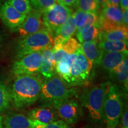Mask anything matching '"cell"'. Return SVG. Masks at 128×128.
<instances>
[{
	"label": "cell",
	"mask_w": 128,
	"mask_h": 128,
	"mask_svg": "<svg viewBox=\"0 0 128 128\" xmlns=\"http://www.w3.org/2000/svg\"><path fill=\"white\" fill-rule=\"evenodd\" d=\"M43 50L28 54L17 59L12 66V72L17 76L23 74H38L40 71Z\"/></svg>",
	"instance_id": "7"
},
{
	"label": "cell",
	"mask_w": 128,
	"mask_h": 128,
	"mask_svg": "<svg viewBox=\"0 0 128 128\" xmlns=\"http://www.w3.org/2000/svg\"><path fill=\"white\" fill-rule=\"evenodd\" d=\"M73 18L74 19L76 26V29L81 28L86 22L87 17V12L76 10V11L72 14Z\"/></svg>",
	"instance_id": "31"
},
{
	"label": "cell",
	"mask_w": 128,
	"mask_h": 128,
	"mask_svg": "<svg viewBox=\"0 0 128 128\" xmlns=\"http://www.w3.org/2000/svg\"><path fill=\"white\" fill-rule=\"evenodd\" d=\"M44 79L39 74H23L16 76L12 89L11 100L14 108H26L39 100Z\"/></svg>",
	"instance_id": "1"
},
{
	"label": "cell",
	"mask_w": 128,
	"mask_h": 128,
	"mask_svg": "<svg viewBox=\"0 0 128 128\" xmlns=\"http://www.w3.org/2000/svg\"><path fill=\"white\" fill-rule=\"evenodd\" d=\"M40 73L45 79L52 77L56 74L52 48H47L43 50Z\"/></svg>",
	"instance_id": "14"
},
{
	"label": "cell",
	"mask_w": 128,
	"mask_h": 128,
	"mask_svg": "<svg viewBox=\"0 0 128 128\" xmlns=\"http://www.w3.org/2000/svg\"><path fill=\"white\" fill-rule=\"evenodd\" d=\"M59 3V4H61L62 3V0H56Z\"/></svg>",
	"instance_id": "41"
},
{
	"label": "cell",
	"mask_w": 128,
	"mask_h": 128,
	"mask_svg": "<svg viewBox=\"0 0 128 128\" xmlns=\"http://www.w3.org/2000/svg\"><path fill=\"white\" fill-rule=\"evenodd\" d=\"M11 104L10 90L4 82L0 81V113L8 109Z\"/></svg>",
	"instance_id": "25"
},
{
	"label": "cell",
	"mask_w": 128,
	"mask_h": 128,
	"mask_svg": "<svg viewBox=\"0 0 128 128\" xmlns=\"http://www.w3.org/2000/svg\"><path fill=\"white\" fill-rule=\"evenodd\" d=\"M26 17L20 13L7 2H0V20L12 31L16 32Z\"/></svg>",
	"instance_id": "10"
},
{
	"label": "cell",
	"mask_w": 128,
	"mask_h": 128,
	"mask_svg": "<svg viewBox=\"0 0 128 128\" xmlns=\"http://www.w3.org/2000/svg\"><path fill=\"white\" fill-rule=\"evenodd\" d=\"M112 77L116 76L119 82L124 86L126 91L128 86V58L122 61L115 67L110 74Z\"/></svg>",
	"instance_id": "20"
},
{
	"label": "cell",
	"mask_w": 128,
	"mask_h": 128,
	"mask_svg": "<svg viewBox=\"0 0 128 128\" xmlns=\"http://www.w3.org/2000/svg\"><path fill=\"white\" fill-rule=\"evenodd\" d=\"M33 10L42 12L56 4V0H29Z\"/></svg>",
	"instance_id": "28"
},
{
	"label": "cell",
	"mask_w": 128,
	"mask_h": 128,
	"mask_svg": "<svg viewBox=\"0 0 128 128\" xmlns=\"http://www.w3.org/2000/svg\"><path fill=\"white\" fill-rule=\"evenodd\" d=\"M80 48L81 44H79L76 39L73 38L68 39L62 44L60 50L53 51V56L55 65L65 56L75 54Z\"/></svg>",
	"instance_id": "16"
},
{
	"label": "cell",
	"mask_w": 128,
	"mask_h": 128,
	"mask_svg": "<svg viewBox=\"0 0 128 128\" xmlns=\"http://www.w3.org/2000/svg\"><path fill=\"white\" fill-rule=\"evenodd\" d=\"M81 49L92 65L100 64L103 52L98 48L97 41L83 42L81 44Z\"/></svg>",
	"instance_id": "13"
},
{
	"label": "cell",
	"mask_w": 128,
	"mask_h": 128,
	"mask_svg": "<svg viewBox=\"0 0 128 128\" xmlns=\"http://www.w3.org/2000/svg\"><path fill=\"white\" fill-rule=\"evenodd\" d=\"M110 84V82L100 83L86 90L81 95V106L87 110L92 120L98 122L104 119V101Z\"/></svg>",
	"instance_id": "3"
},
{
	"label": "cell",
	"mask_w": 128,
	"mask_h": 128,
	"mask_svg": "<svg viewBox=\"0 0 128 128\" xmlns=\"http://www.w3.org/2000/svg\"><path fill=\"white\" fill-rule=\"evenodd\" d=\"M76 54V61L79 68L82 71L85 77L88 81L91 74V71L92 68V65L90 63L86 56L84 55L81 48H80Z\"/></svg>",
	"instance_id": "23"
},
{
	"label": "cell",
	"mask_w": 128,
	"mask_h": 128,
	"mask_svg": "<svg viewBox=\"0 0 128 128\" xmlns=\"http://www.w3.org/2000/svg\"><path fill=\"white\" fill-rule=\"evenodd\" d=\"M99 23V16L97 15V12H87V17L84 24L81 28H77L76 30V34L80 33L83 30L86 29L92 26H98Z\"/></svg>",
	"instance_id": "30"
},
{
	"label": "cell",
	"mask_w": 128,
	"mask_h": 128,
	"mask_svg": "<svg viewBox=\"0 0 128 128\" xmlns=\"http://www.w3.org/2000/svg\"><path fill=\"white\" fill-rule=\"evenodd\" d=\"M76 22L72 15H71L59 28L55 33V37L61 39L65 42L68 39L72 38V35L76 32Z\"/></svg>",
	"instance_id": "19"
},
{
	"label": "cell",
	"mask_w": 128,
	"mask_h": 128,
	"mask_svg": "<svg viewBox=\"0 0 128 128\" xmlns=\"http://www.w3.org/2000/svg\"><path fill=\"white\" fill-rule=\"evenodd\" d=\"M100 31L98 26H92L76 34V38L81 44L91 41H97Z\"/></svg>",
	"instance_id": "24"
},
{
	"label": "cell",
	"mask_w": 128,
	"mask_h": 128,
	"mask_svg": "<svg viewBox=\"0 0 128 128\" xmlns=\"http://www.w3.org/2000/svg\"><path fill=\"white\" fill-rule=\"evenodd\" d=\"M4 128H31V121L21 113L9 114L3 119Z\"/></svg>",
	"instance_id": "15"
},
{
	"label": "cell",
	"mask_w": 128,
	"mask_h": 128,
	"mask_svg": "<svg viewBox=\"0 0 128 128\" xmlns=\"http://www.w3.org/2000/svg\"><path fill=\"white\" fill-rule=\"evenodd\" d=\"M122 124L124 125V128H128V113L127 108L124 111L122 116Z\"/></svg>",
	"instance_id": "34"
},
{
	"label": "cell",
	"mask_w": 128,
	"mask_h": 128,
	"mask_svg": "<svg viewBox=\"0 0 128 128\" xmlns=\"http://www.w3.org/2000/svg\"><path fill=\"white\" fill-rule=\"evenodd\" d=\"M3 119L4 118L0 115V128H4V125H3Z\"/></svg>",
	"instance_id": "38"
},
{
	"label": "cell",
	"mask_w": 128,
	"mask_h": 128,
	"mask_svg": "<svg viewBox=\"0 0 128 128\" xmlns=\"http://www.w3.org/2000/svg\"><path fill=\"white\" fill-rule=\"evenodd\" d=\"M100 41H128V27L124 24L108 32H100Z\"/></svg>",
	"instance_id": "17"
},
{
	"label": "cell",
	"mask_w": 128,
	"mask_h": 128,
	"mask_svg": "<svg viewBox=\"0 0 128 128\" xmlns=\"http://www.w3.org/2000/svg\"><path fill=\"white\" fill-rule=\"evenodd\" d=\"M76 6L77 10L86 12H97L99 8L95 0H78Z\"/></svg>",
	"instance_id": "27"
},
{
	"label": "cell",
	"mask_w": 128,
	"mask_h": 128,
	"mask_svg": "<svg viewBox=\"0 0 128 128\" xmlns=\"http://www.w3.org/2000/svg\"><path fill=\"white\" fill-rule=\"evenodd\" d=\"M96 2L98 4L99 6H103L106 0H95Z\"/></svg>",
	"instance_id": "37"
},
{
	"label": "cell",
	"mask_w": 128,
	"mask_h": 128,
	"mask_svg": "<svg viewBox=\"0 0 128 128\" xmlns=\"http://www.w3.org/2000/svg\"><path fill=\"white\" fill-rule=\"evenodd\" d=\"M124 103L119 88L110 82L106 92L103 105L104 119L108 128H116L123 113Z\"/></svg>",
	"instance_id": "4"
},
{
	"label": "cell",
	"mask_w": 128,
	"mask_h": 128,
	"mask_svg": "<svg viewBox=\"0 0 128 128\" xmlns=\"http://www.w3.org/2000/svg\"><path fill=\"white\" fill-rule=\"evenodd\" d=\"M45 30L48 29L43 22L42 12L32 8L30 13L26 16L23 23L17 28L16 32H18L22 38H24Z\"/></svg>",
	"instance_id": "9"
},
{
	"label": "cell",
	"mask_w": 128,
	"mask_h": 128,
	"mask_svg": "<svg viewBox=\"0 0 128 128\" xmlns=\"http://www.w3.org/2000/svg\"><path fill=\"white\" fill-rule=\"evenodd\" d=\"M122 24L128 27V10L123 12L122 14Z\"/></svg>",
	"instance_id": "35"
},
{
	"label": "cell",
	"mask_w": 128,
	"mask_h": 128,
	"mask_svg": "<svg viewBox=\"0 0 128 128\" xmlns=\"http://www.w3.org/2000/svg\"><path fill=\"white\" fill-rule=\"evenodd\" d=\"M119 4L123 12L128 9V0H120Z\"/></svg>",
	"instance_id": "36"
},
{
	"label": "cell",
	"mask_w": 128,
	"mask_h": 128,
	"mask_svg": "<svg viewBox=\"0 0 128 128\" xmlns=\"http://www.w3.org/2000/svg\"><path fill=\"white\" fill-rule=\"evenodd\" d=\"M128 51L119 52H104L100 64L104 70L111 74L115 67L128 58Z\"/></svg>",
	"instance_id": "12"
},
{
	"label": "cell",
	"mask_w": 128,
	"mask_h": 128,
	"mask_svg": "<svg viewBox=\"0 0 128 128\" xmlns=\"http://www.w3.org/2000/svg\"><path fill=\"white\" fill-rule=\"evenodd\" d=\"M31 121V120H30ZM31 128H71L62 120H58L50 124H41L31 121Z\"/></svg>",
	"instance_id": "29"
},
{
	"label": "cell",
	"mask_w": 128,
	"mask_h": 128,
	"mask_svg": "<svg viewBox=\"0 0 128 128\" xmlns=\"http://www.w3.org/2000/svg\"><path fill=\"white\" fill-rule=\"evenodd\" d=\"M7 2L23 15L27 16L32 10L29 0H9Z\"/></svg>",
	"instance_id": "26"
},
{
	"label": "cell",
	"mask_w": 128,
	"mask_h": 128,
	"mask_svg": "<svg viewBox=\"0 0 128 128\" xmlns=\"http://www.w3.org/2000/svg\"><path fill=\"white\" fill-rule=\"evenodd\" d=\"M76 87H69L57 74L44 79L39 100L42 105L54 108L55 106L72 98L78 94Z\"/></svg>",
	"instance_id": "2"
},
{
	"label": "cell",
	"mask_w": 128,
	"mask_h": 128,
	"mask_svg": "<svg viewBox=\"0 0 128 128\" xmlns=\"http://www.w3.org/2000/svg\"><path fill=\"white\" fill-rule=\"evenodd\" d=\"M9 0H0V2H7Z\"/></svg>",
	"instance_id": "40"
},
{
	"label": "cell",
	"mask_w": 128,
	"mask_h": 128,
	"mask_svg": "<svg viewBox=\"0 0 128 128\" xmlns=\"http://www.w3.org/2000/svg\"><path fill=\"white\" fill-rule=\"evenodd\" d=\"M54 41V35L48 30H42L22 38L16 45L17 60L32 53L44 50L47 48H52Z\"/></svg>",
	"instance_id": "5"
},
{
	"label": "cell",
	"mask_w": 128,
	"mask_h": 128,
	"mask_svg": "<svg viewBox=\"0 0 128 128\" xmlns=\"http://www.w3.org/2000/svg\"><path fill=\"white\" fill-rule=\"evenodd\" d=\"M2 46V38L1 34H0V50H1Z\"/></svg>",
	"instance_id": "39"
},
{
	"label": "cell",
	"mask_w": 128,
	"mask_h": 128,
	"mask_svg": "<svg viewBox=\"0 0 128 128\" xmlns=\"http://www.w3.org/2000/svg\"><path fill=\"white\" fill-rule=\"evenodd\" d=\"M78 0H62L61 5L66 7H73L76 6Z\"/></svg>",
	"instance_id": "33"
},
{
	"label": "cell",
	"mask_w": 128,
	"mask_h": 128,
	"mask_svg": "<svg viewBox=\"0 0 128 128\" xmlns=\"http://www.w3.org/2000/svg\"><path fill=\"white\" fill-rule=\"evenodd\" d=\"M76 58V54L67 55L62 58L56 65V72L68 86L70 71L72 62Z\"/></svg>",
	"instance_id": "18"
},
{
	"label": "cell",
	"mask_w": 128,
	"mask_h": 128,
	"mask_svg": "<svg viewBox=\"0 0 128 128\" xmlns=\"http://www.w3.org/2000/svg\"><path fill=\"white\" fill-rule=\"evenodd\" d=\"M54 108L59 118L69 125L76 124L82 115V109L77 100L71 98L59 104Z\"/></svg>",
	"instance_id": "8"
},
{
	"label": "cell",
	"mask_w": 128,
	"mask_h": 128,
	"mask_svg": "<svg viewBox=\"0 0 128 128\" xmlns=\"http://www.w3.org/2000/svg\"><path fill=\"white\" fill-rule=\"evenodd\" d=\"M98 48L104 52H119L128 51V41H100Z\"/></svg>",
	"instance_id": "21"
},
{
	"label": "cell",
	"mask_w": 128,
	"mask_h": 128,
	"mask_svg": "<svg viewBox=\"0 0 128 128\" xmlns=\"http://www.w3.org/2000/svg\"><path fill=\"white\" fill-rule=\"evenodd\" d=\"M28 118L32 122L45 124L59 120V116L55 108L45 106L32 108L28 112Z\"/></svg>",
	"instance_id": "11"
},
{
	"label": "cell",
	"mask_w": 128,
	"mask_h": 128,
	"mask_svg": "<svg viewBox=\"0 0 128 128\" xmlns=\"http://www.w3.org/2000/svg\"><path fill=\"white\" fill-rule=\"evenodd\" d=\"M120 0H106L104 6H112V7H118L119 6Z\"/></svg>",
	"instance_id": "32"
},
{
	"label": "cell",
	"mask_w": 128,
	"mask_h": 128,
	"mask_svg": "<svg viewBox=\"0 0 128 128\" xmlns=\"http://www.w3.org/2000/svg\"><path fill=\"white\" fill-rule=\"evenodd\" d=\"M123 11L119 6H104L100 16L114 23L122 24Z\"/></svg>",
	"instance_id": "22"
},
{
	"label": "cell",
	"mask_w": 128,
	"mask_h": 128,
	"mask_svg": "<svg viewBox=\"0 0 128 128\" xmlns=\"http://www.w3.org/2000/svg\"><path fill=\"white\" fill-rule=\"evenodd\" d=\"M72 14V9L64 5L55 4L42 12V17L46 28L53 35H55L59 28Z\"/></svg>",
	"instance_id": "6"
}]
</instances>
